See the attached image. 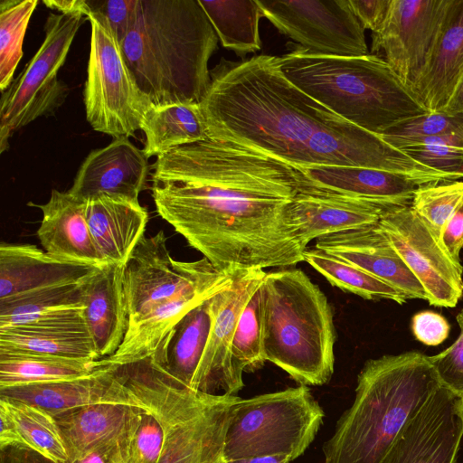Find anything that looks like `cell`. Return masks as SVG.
I'll return each instance as SVG.
<instances>
[{
    "label": "cell",
    "mask_w": 463,
    "mask_h": 463,
    "mask_svg": "<svg viewBox=\"0 0 463 463\" xmlns=\"http://www.w3.org/2000/svg\"><path fill=\"white\" fill-rule=\"evenodd\" d=\"M0 463H61L25 447L0 449Z\"/></svg>",
    "instance_id": "cell-49"
},
{
    "label": "cell",
    "mask_w": 463,
    "mask_h": 463,
    "mask_svg": "<svg viewBox=\"0 0 463 463\" xmlns=\"http://www.w3.org/2000/svg\"><path fill=\"white\" fill-rule=\"evenodd\" d=\"M379 226L433 306L453 307L463 296V267L411 206L385 211Z\"/></svg>",
    "instance_id": "cell-13"
},
{
    "label": "cell",
    "mask_w": 463,
    "mask_h": 463,
    "mask_svg": "<svg viewBox=\"0 0 463 463\" xmlns=\"http://www.w3.org/2000/svg\"><path fill=\"white\" fill-rule=\"evenodd\" d=\"M163 446V430L159 422L144 411L131 447L132 463H158Z\"/></svg>",
    "instance_id": "cell-43"
},
{
    "label": "cell",
    "mask_w": 463,
    "mask_h": 463,
    "mask_svg": "<svg viewBox=\"0 0 463 463\" xmlns=\"http://www.w3.org/2000/svg\"><path fill=\"white\" fill-rule=\"evenodd\" d=\"M324 411L307 385L240 399L230 410L225 460L286 455L300 457L323 423Z\"/></svg>",
    "instance_id": "cell-8"
},
{
    "label": "cell",
    "mask_w": 463,
    "mask_h": 463,
    "mask_svg": "<svg viewBox=\"0 0 463 463\" xmlns=\"http://www.w3.org/2000/svg\"><path fill=\"white\" fill-rule=\"evenodd\" d=\"M217 43L198 0H138L121 49L138 88L158 107L202 101Z\"/></svg>",
    "instance_id": "cell-3"
},
{
    "label": "cell",
    "mask_w": 463,
    "mask_h": 463,
    "mask_svg": "<svg viewBox=\"0 0 463 463\" xmlns=\"http://www.w3.org/2000/svg\"><path fill=\"white\" fill-rule=\"evenodd\" d=\"M306 261L334 287L367 300L390 299L398 304L407 298L399 290L369 272L315 247L303 251Z\"/></svg>",
    "instance_id": "cell-35"
},
{
    "label": "cell",
    "mask_w": 463,
    "mask_h": 463,
    "mask_svg": "<svg viewBox=\"0 0 463 463\" xmlns=\"http://www.w3.org/2000/svg\"><path fill=\"white\" fill-rule=\"evenodd\" d=\"M84 21L85 16L81 14H49L41 47L23 71L2 92L1 153L7 149L14 132L52 113L64 101L67 87L58 79V71L64 64L75 35Z\"/></svg>",
    "instance_id": "cell-10"
},
{
    "label": "cell",
    "mask_w": 463,
    "mask_h": 463,
    "mask_svg": "<svg viewBox=\"0 0 463 463\" xmlns=\"http://www.w3.org/2000/svg\"><path fill=\"white\" fill-rule=\"evenodd\" d=\"M459 410H460V414H461V417L463 420V396L461 398H459Z\"/></svg>",
    "instance_id": "cell-54"
},
{
    "label": "cell",
    "mask_w": 463,
    "mask_h": 463,
    "mask_svg": "<svg viewBox=\"0 0 463 463\" xmlns=\"http://www.w3.org/2000/svg\"><path fill=\"white\" fill-rule=\"evenodd\" d=\"M225 461L226 463H289L292 460L286 455H274L237 458Z\"/></svg>",
    "instance_id": "cell-53"
},
{
    "label": "cell",
    "mask_w": 463,
    "mask_h": 463,
    "mask_svg": "<svg viewBox=\"0 0 463 463\" xmlns=\"http://www.w3.org/2000/svg\"><path fill=\"white\" fill-rule=\"evenodd\" d=\"M362 27L375 33L382 26L391 0H348Z\"/></svg>",
    "instance_id": "cell-47"
},
{
    "label": "cell",
    "mask_w": 463,
    "mask_h": 463,
    "mask_svg": "<svg viewBox=\"0 0 463 463\" xmlns=\"http://www.w3.org/2000/svg\"><path fill=\"white\" fill-rule=\"evenodd\" d=\"M127 463H132V461L130 460V458L128 459V461Z\"/></svg>",
    "instance_id": "cell-56"
},
{
    "label": "cell",
    "mask_w": 463,
    "mask_h": 463,
    "mask_svg": "<svg viewBox=\"0 0 463 463\" xmlns=\"http://www.w3.org/2000/svg\"><path fill=\"white\" fill-rule=\"evenodd\" d=\"M14 420L26 446L56 461L67 463L69 455L59 426L52 415L33 405L0 397Z\"/></svg>",
    "instance_id": "cell-36"
},
{
    "label": "cell",
    "mask_w": 463,
    "mask_h": 463,
    "mask_svg": "<svg viewBox=\"0 0 463 463\" xmlns=\"http://www.w3.org/2000/svg\"><path fill=\"white\" fill-rule=\"evenodd\" d=\"M118 372L137 407L162 428L158 463H215L222 455L230 410L239 396L194 391L154 356L119 366Z\"/></svg>",
    "instance_id": "cell-7"
},
{
    "label": "cell",
    "mask_w": 463,
    "mask_h": 463,
    "mask_svg": "<svg viewBox=\"0 0 463 463\" xmlns=\"http://www.w3.org/2000/svg\"><path fill=\"white\" fill-rule=\"evenodd\" d=\"M88 20L91 33L83 91L86 118L95 131L114 138L133 137L153 105L138 88L106 20L97 13H90Z\"/></svg>",
    "instance_id": "cell-9"
},
{
    "label": "cell",
    "mask_w": 463,
    "mask_h": 463,
    "mask_svg": "<svg viewBox=\"0 0 463 463\" xmlns=\"http://www.w3.org/2000/svg\"><path fill=\"white\" fill-rule=\"evenodd\" d=\"M259 288L239 317L232 344V359L243 373L256 371L266 362L262 348Z\"/></svg>",
    "instance_id": "cell-40"
},
{
    "label": "cell",
    "mask_w": 463,
    "mask_h": 463,
    "mask_svg": "<svg viewBox=\"0 0 463 463\" xmlns=\"http://www.w3.org/2000/svg\"><path fill=\"white\" fill-rule=\"evenodd\" d=\"M104 358L81 360L0 352V388L86 377L105 365Z\"/></svg>",
    "instance_id": "cell-32"
},
{
    "label": "cell",
    "mask_w": 463,
    "mask_h": 463,
    "mask_svg": "<svg viewBox=\"0 0 463 463\" xmlns=\"http://www.w3.org/2000/svg\"><path fill=\"white\" fill-rule=\"evenodd\" d=\"M266 273L264 269L239 270L227 288L211 298L212 326L192 390L236 395L243 388V372L232 359V344L239 317Z\"/></svg>",
    "instance_id": "cell-14"
},
{
    "label": "cell",
    "mask_w": 463,
    "mask_h": 463,
    "mask_svg": "<svg viewBox=\"0 0 463 463\" xmlns=\"http://www.w3.org/2000/svg\"><path fill=\"white\" fill-rule=\"evenodd\" d=\"M440 243L457 262L463 248V205L445 223L439 237Z\"/></svg>",
    "instance_id": "cell-48"
},
{
    "label": "cell",
    "mask_w": 463,
    "mask_h": 463,
    "mask_svg": "<svg viewBox=\"0 0 463 463\" xmlns=\"http://www.w3.org/2000/svg\"><path fill=\"white\" fill-rule=\"evenodd\" d=\"M211 298L191 309L152 355L190 389L212 326Z\"/></svg>",
    "instance_id": "cell-30"
},
{
    "label": "cell",
    "mask_w": 463,
    "mask_h": 463,
    "mask_svg": "<svg viewBox=\"0 0 463 463\" xmlns=\"http://www.w3.org/2000/svg\"><path fill=\"white\" fill-rule=\"evenodd\" d=\"M298 188L370 201L388 209L411 206L416 181L392 172L352 166L299 168Z\"/></svg>",
    "instance_id": "cell-22"
},
{
    "label": "cell",
    "mask_w": 463,
    "mask_h": 463,
    "mask_svg": "<svg viewBox=\"0 0 463 463\" xmlns=\"http://www.w3.org/2000/svg\"><path fill=\"white\" fill-rule=\"evenodd\" d=\"M462 79L463 0H453L429 60L410 87L429 111H437Z\"/></svg>",
    "instance_id": "cell-26"
},
{
    "label": "cell",
    "mask_w": 463,
    "mask_h": 463,
    "mask_svg": "<svg viewBox=\"0 0 463 463\" xmlns=\"http://www.w3.org/2000/svg\"><path fill=\"white\" fill-rule=\"evenodd\" d=\"M28 205L42 212L43 218L36 233L46 252L97 268L107 265L97 250L87 222V202L68 191L53 189L47 203H29Z\"/></svg>",
    "instance_id": "cell-23"
},
{
    "label": "cell",
    "mask_w": 463,
    "mask_h": 463,
    "mask_svg": "<svg viewBox=\"0 0 463 463\" xmlns=\"http://www.w3.org/2000/svg\"><path fill=\"white\" fill-rule=\"evenodd\" d=\"M463 131V115L443 110L428 111L400 122L381 137L391 146L402 150L436 136Z\"/></svg>",
    "instance_id": "cell-39"
},
{
    "label": "cell",
    "mask_w": 463,
    "mask_h": 463,
    "mask_svg": "<svg viewBox=\"0 0 463 463\" xmlns=\"http://www.w3.org/2000/svg\"><path fill=\"white\" fill-rule=\"evenodd\" d=\"M298 188L257 153L232 144L193 155L180 179H154L158 215L218 270L283 268L303 261L286 207Z\"/></svg>",
    "instance_id": "cell-2"
},
{
    "label": "cell",
    "mask_w": 463,
    "mask_h": 463,
    "mask_svg": "<svg viewBox=\"0 0 463 463\" xmlns=\"http://www.w3.org/2000/svg\"><path fill=\"white\" fill-rule=\"evenodd\" d=\"M0 449L5 447L28 448L21 437L14 420L3 405H0Z\"/></svg>",
    "instance_id": "cell-50"
},
{
    "label": "cell",
    "mask_w": 463,
    "mask_h": 463,
    "mask_svg": "<svg viewBox=\"0 0 463 463\" xmlns=\"http://www.w3.org/2000/svg\"><path fill=\"white\" fill-rule=\"evenodd\" d=\"M378 222L321 237L317 240L316 247L382 279L402 292L407 299L427 300L423 287Z\"/></svg>",
    "instance_id": "cell-20"
},
{
    "label": "cell",
    "mask_w": 463,
    "mask_h": 463,
    "mask_svg": "<svg viewBox=\"0 0 463 463\" xmlns=\"http://www.w3.org/2000/svg\"><path fill=\"white\" fill-rule=\"evenodd\" d=\"M123 274L124 265L108 264L82 285L83 315L100 359L118 349L128 327Z\"/></svg>",
    "instance_id": "cell-24"
},
{
    "label": "cell",
    "mask_w": 463,
    "mask_h": 463,
    "mask_svg": "<svg viewBox=\"0 0 463 463\" xmlns=\"http://www.w3.org/2000/svg\"><path fill=\"white\" fill-rule=\"evenodd\" d=\"M148 172L144 150L127 137H116L87 156L68 192L85 202L103 194L138 201Z\"/></svg>",
    "instance_id": "cell-18"
},
{
    "label": "cell",
    "mask_w": 463,
    "mask_h": 463,
    "mask_svg": "<svg viewBox=\"0 0 463 463\" xmlns=\"http://www.w3.org/2000/svg\"><path fill=\"white\" fill-rule=\"evenodd\" d=\"M453 0H391L386 17L372 33V53L410 86L427 63Z\"/></svg>",
    "instance_id": "cell-15"
},
{
    "label": "cell",
    "mask_w": 463,
    "mask_h": 463,
    "mask_svg": "<svg viewBox=\"0 0 463 463\" xmlns=\"http://www.w3.org/2000/svg\"><path fill=\"white\" fill-rule=\"evenodd\" d=\"M215 463H226L224 458L222 457V455L217 459V461Z\"/></svg>",
    "instance_id": "cell-55"
},
{
    "label": "cell",
    "mask_w": 463,
    "mask_h": 463,
    "mask_svg": "<svg viewBox=\"0 0 463 463\" xmlns=\"http://www.w3.org/2000/svg\"><path fill=\"white\" fill-rule=\"evenodd\" d=\"M441 110L451 115H463V79Z\"/></svg>",
    "instance_id": "cell-52"
},
{
    "label": "cell",
    "mask_w": 463,
    "mask_h": 463,
    "mask_svg": "<svg viewBox=\"0 0 463 463\" xmlns=\"http://www.w3.org/2000/svg\"><path fill=\"white\" fill-rule=\"evenodd\" d=\"M402 151L429 168L463 178V147L423 145L409 146Z\"/></svg>",
    "instance_id": "cell-42"
},
{
    "label": "cell",
    "mask_w": 463,
    "mask_h": 463,
    "mask_svg": "<svg viewBox=\"0 0 463 463\" xmlns=\"http://www.w3.org/2000/svg\"><path fill=\"white\" fill-rule=\"evenodd\" d=\"M0 352L99 360L83 313L0 328Z\"/></svg>",
    "instance_id": "cell-28"
},
{
    "label": "cell",
    "mask_w": 463,
    "mask_h": 463,
    "mask_svg": "<svg viewBox=\"0 0 463 463\" xmlns=\"http://www.w3.org/2000/svg\"><path fill=\"white\" fill-rule=\"evenodd\" d=\"M298 88L346 121L375 135L429 110L377 54L324 56L301 46L277 57Z\"/></svg>",
    "instance_id": "cell-5"
},
{
    "label": "cell",
    "mask_w": 463,
    "mask_h": 463,
    "mask_svg": "<svg viewBox=\"0 0 463 463\" xmlns=\"http://www.w3.org/2000/svg\"><path fill=\"white\" fill-rule=\"evenodd\" d=\"M118 367L107 362L90 375L79 379L0 388V397L33 405L53 417L102 403L137 407Z\"/></svg>",
    "instance_id": "cell-17"
},
{
    "label": "cell",
    "mask_w": 463,
    "mask_h": 463,
    "mask_svg": "<svg viewBox=\"0 0 463 463\" xmlns=\"http://www.w3.org/2000/svg\"><path fill=\"white\" fill-rule=\"evenodd\" d=\"M166 241L164 231L150 237L144 235L124 265L128 326L156 306L187 291L226 287L237 272L220 271L205 258L195 261L175 260Z\"/></svg>",
    "instance_id": "cell-11"
},
{
    "label": "cell",
    "mask_w": 463,
    "mask_h": 463,
    "mask_svg": "<svg viewBox=\"0 0 463 463\" xmlns=\"http://www.w3.org/2000/svg\"><path fill=\"white\" fill-rule=\"evenodd\" d=\"M223 47L244 57L261 48L256 0H198Z\"/></svg>",
    "instance_id": "cell-34"
},
{
    "label": "cell",
    "mask_w": 463,
    "mask_h": 463,
    "mask_svg": "<svg viewBox=\"0 0 463 463\" xmlns=\"http://www.w3.org/2000/svg\"><path fill=\"white\" fill-rule=\"evenodd\" d=\"M43 4L60 14H81L87 19L91 13L88 0H44Z\"/></svg>",
    "instance_id": "cell-51"
},
{
    "label": "cell",
    "mask_w": 463,
    "mask_h": 463,
    "mask_svg": "<svg viewBox=\"0 0 463 463\" xmlns=\"http://www.w3.org/2000/svg\"><path fill=\"white\" fill-rule=\"evenodd\" d=\"M462 436L459 397L441 385L403 426L379 463H456Z\"/></svg>",
    "instance_id": "cell-16"
},
{
    "label": "cell",
    "mask_w": 463,
    "mask_h": 463,
    "mask_svg": "<svg viewBox=\"0 0 463 463\" xmlns=\"http://www.w3.org/2000/svg\"><path fill=\"white\" fill-rule=\"evenodd\" d=\"M460 333L451 346L429 356L440 383L456 396H463V310L457 316Z\"/></svg>",
    "instance_id": "cell-41"
},
{
    "label": "cell",
    "mask_w": 463,
    "mask_h": 463,
    "mask_svg": "<svg viewBox=\"0 0 463 463\" xmlns=\"http://www.w3.org/2000/svg\"><path fill=\"white\" fill-rule=\"evenodd\" d=\"M134 437L103 444L81 458L68 463H127L130 458Z\"/></svg>",
    "instance_id": "cell-46"
},
{
    "label": "cell",
    "mask_w": 463,
    "mask_h": 463,
    "mask_svg": "<svg viewBox=\"0 0 463 463\" xmlns=\"http://www.w3.org/2000/svg\"><path fill=\"white\" fill-rule=\"evenodd\" d=\"M87 222L97 250L108 264L125 265L145 235L147 210L139 201L99 195L87 202Z\"/></svg>",
    "instance_id": "cell-27"
},
{
    "label": "cell",
    "mask_w": 463,
    "mask_h": 463,
    "mask_svg": "<svg viewBox=\"0 0 463 463\" xmlns=\"http://www.w3.org/2000/svg\"><path fill=\"white\" fill-rule=\"evenodd\" d=\"M260 290L266 361L303 385H323L334 373L336 332L326 296L300 269L267 272Z\"/></svg>",
    "instance_id": "cell-6"
},
{
    "label": "cell",
    "mask_w": 463,
    "mask_h": 463,
    "mask_svg": "<svg viewBox=\"0 0 463 463\" xmlns=\"http://www.w3.org/2000/svg\"><path fill=\"white\" fill-rule=\"evenodd\" d=\"M137 1L138 0H88L91 13H97L106 20L120 45L126 39L132 25Z\"/></svg>",
    "instance_id": "cell-44"
},
{
    "label": "cell",
    "mask_w": 463,
    "mask_h": 463,
    "mask_svg": "<svg viewBox=\"0 0 463 463\" xmlns=\"http://www.w3.org/2000/svg\"><path fill=\"white\" fill-rule=\"evenodd\" d=\"M141 130L147 158L209 138L199 103L152 106L144 116Z\"/></svg>",
    "instance_id": "cell-31"
},
{
    "label": "cell",
    "mask_w": 463,
    "mask_h": 463,
    "mask_svg": "<svg viewBox=\"0 0 463 463\" xmlns=\"http://www.w3.org/2000/svg\"><path fill=\"white\" fill-rule=\"evenodd\" d=\"M99 269L54 257L33 244L2 242L0 302L52 287L81 283Z\"/></svg>",
    "instance_id": "cell-21"
},
{
    "label": "cell",
    "mask_w": 463,
    "mask_h": 463,
    "mask_svg": "<svg viewBox=\"0 0 463 463\" xmlns=\"http://www.w3.org/2000/svg\"><path fill=\"white\" fill-rule=\"evenodd\" d=\"M210 74L199 103L209 138L245 146L297 169L364 167L399 174L420 185L458 179L328 109L292 83L275 56L222 58Z\"/></svg>",
    "instance_id": "cell-1"
},
{
    "label": "cell",
    "mask_w": 463,
    "mask_h": 463,
    "mask_svg": "<svg viewBox=\"0 0 463 463\" xmlns=\"http://www.w3.org/2000/svg\"><path fill=\"white\" fill-rule=\"evenodd\" d=\"M83 282L52 287L0 302V328L83 313Z\"/></svg>",
    "instance_id": "cell-33"
},
{
    "label": "cell",
    "mask_w": 463,
    "mask_h": 463,
    "mask_svg": "<svg viewBox=\"0 0 463 463\" xmlns=\"http://www.w3.org/2000/svg\"><path fill=\"white\" fill-rule=\"evenodd\" d=\"M143 413L141 408L135 406L102 403L54 416L69 455L68 462L83 458L103 444L134 437Z\"/></svg>",
    "instance_id": "cell-25"
},
{
    "label": "cell",
    "mask_w": 463,
    "mask_h": 463,
    "mask_svg": "<svg viewBox=\"0 0 463 463\" xmlns=\"http://www.w3.org/2000/svg\"><path fill=\"white\" fill-rule=\"evenodd\" d=\"M263 17L307 52L324 56L369 54L364 29L348 0H256Z\"/></svg>",
    "instance_id": "cell-12"
},
{
    "label": "cell",
    "mask_w": 463,
    "mask_h": 463,
    "mask_svg": "<svg viewBox=\"0 0 463 463\" xmlns=\"http://www.w3.org/2000/svg\"><path fill=\"white\" fill-rule=\"evenodd\" d=\"M229 285L190 290L156 306L138 321L128 326L118 349L104 359L109 364L122 366L151 357L191 309Z\"/></svg>",
    "instance_id": "cell-29"
},
{
    "label": "cell",
    "mask_w": 463,
    "mask_h": 463,
    "mask_svg": "<svg viewBox=\"0 0 463 463\" xmlns=\"http://www.w3.org/2000/svg\"><path fill=\"white\" fill-rule=\"evenodd\" d=\"M38 0H2L0 3V89L13 82L23 57V44Z\"/></svg>",
    "instance_id": "cell-37"
},
{
    "label": "cell",
    "mask_w": 463,
    "mask_h": 463,
    "mask_svg": "<svg viewBox=\"0 0 463 463\" xmlns=\"http://www.w3.org/2000/svg\"><path fill=\"white\" fill-rule=\"evenodd\" d=\"M463 205V179L421 185L414 193L411 208L436 235Z\"/></svg>",
    "instance_id": "cell-38"
},
{
    "label": "cell",
    "mask_w": 463,
    "mask_h": 463,
    "mask_svg": "<svg viewBox=\"0 0 463 463\" xmlns=\"http://www.w3.org/2000/svg\"><path fill=\"white\" fill-rule=\"evenodd\" d=\"M387 210L355 197L298 188L287 204L286 216L297 239L307 249L313 240L377 223Z\"/></svg>",
    "instance_id": "cell-19"
},
{
    "label": "cell",
    "mask_w": 463,
    "mask_h": 463,
    "mask_svg": "<svg viewBox=\"0 0 463 463\" xmlns=\"http://www.w3.org/2000/svg\"><path fill=\"white\" fill-rule=\"evenodd\" d=\"M411 328L420 342L432 346L444 342L449 334V325L445 317L430 310L414 315Z\"/></svg>",
    "instance_id": "cell-45"
},
{
    "label": "cell",
    "mask_w": 463,
    "mask_h": 463,
    "mask_svg": "<svg viewBox=\"0 0 463 463\" xmlns=\"http://www.w3.org/2000/svg\"><path fill=\"white\" fill-rule=\"evenodd\" d=\"M441 385L430 357L419 352L368 360L358 374L354 402L323 445L325 463H379Z\"/></svg>",
    "instance_id": "cell-4"
}]
</instances>
